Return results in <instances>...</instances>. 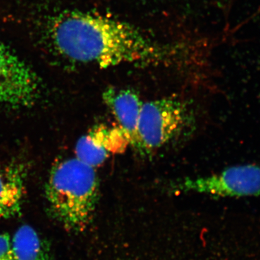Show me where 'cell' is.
<instances>
[{
    "label": "cell",
    "mask_w": 260,
    "mask_h": 260,
    "mask_svg": "<svg viewBox=\"0 0 260 260\" xmlns=\"http://www.w3.org/2000/svg\"><path fill=\"white\" fill-rule=\"evenodd\" d=\"M173 189L223 198L260 195V166H234L212 175L185 178L173 184Z\"/></svg>",
    "instance_id": "4"
},
{
    "label": "cell",
    "mask_w": 260,
    "mask_h": 260,
    "mask_svg": "<svg viewBox=\"0 0 260 260\" xmlns=\"http://www.w3.org/2000/svg\"><path fill=\"white\" fill-rule=\"evenodd\" d=\"M39 93L37 75L15 53L0 42V104L28 107Z\"/></svg>",
    "instance_id": "5"
},
{
    "label": "cell",
    "mask_w": 260,
    "mask_h": 260,
    "mask_svg": "<svg viewBox=\"0 0 260 260\" xmlns=\"http://www.w3.org/2000/svg\"><path fill=\"white\" fill-rule=\"evenodd\" d=\"M103 100L115 117L129 145L140 155H145L138 135V124L143 105L139 94L133 89L111 87L104 90Z\"/></svg>",
    "instance_id": "7"
},
{
    "label": "cell",
    "mask_w": 260,
    "mask_h": 260,
    "mask_svg": "<svg viewBox=\"0 0 260 260\" xmlns=\"http://www.w3.org/2000/svg\"><path fill=\"white\" fill-rule=\"evenodd\" d=\"M129 145L122 130L98 124L82 136L75 146V158L90 167L102 165L110 155L121 153Z\"/></svg>",
    "instance_id": "6"
},
{
    "label": "cell",
    "mask_w": 260,
    "mask_h": 260,
    "mask_svg": "<svg viewBox=\"0 0 260 260\" xmlns=\"http://www.w3.org/2000/svg\"><path fill=\"white\" fill-rule=\"evenodd\" d=\"M45 191L49 212L58 223L68 232L86 229L99 200L95 168L76 158L61 160L51 169Z\"/></svg>",
    "instance_id": "2"
},
{
    "label": "cell",
    "mask_w": 260,
    "mask_h": 260,
    "mask_svg": "<svg viewBox=\"0 0 260 260\" xmlns=\"http://www.w3.org/2000/svg\"><path fill=\"white\" fill-rule=\"evenodd\" d=\"M0 260H14L12 239L5 233H0Z\"/></svg>",
    "instance_id": "10"
},
{
    "label": "cell",
    "mask_w": 260,
    "mask_h": 260,
    "mask_svg": "<svg viewBox=\"0 0 260 260\" xmlns=\"http://www.w3.org/2000/svg\"><path fill=\"white\" fill-rule=\"evenodd\" d=\"M50 36L61 55L102 68L121 64H160L169 57L165 47L133 25L83 12L58 15L51 25Z\"/></svg>",
    "instance_id": "1"
},
{
    "label": "cell",
    "mask_w": 260,
    "mask_h": 260,
    "mask_svg": "<svg viewBox=\"0 0 260 260\" xmlns=\"http://www.w3.org/2000/svg\"><path fill=\"white\" fill-rule=\"evenodd\" d=\"M23 194V172L17 167L0 169V220L20 214Z\"/></svg>",
    "instance_id": "8"
},
{
    "label": "cell",
    "mask_w": 260,
    "mask_h": 260,
    "mask_svg": "<svg viewBox=\"0 0 260 260\" xmlns=\"http://www.w3.org/2000/svg\"><path fill=\"white\" fill-rule=\"evenodd\" d=\"M194 121L187 104L177 98H164L143 104L138 135L144 155L178 139L190 129Z\"/></svg>",
    "instance_id": "3"
},
{
    "label": "cell",
    "mask_w": 260,
    "mask_h": 260,
    "mask_svg": "<svg viewBox=\"0 0 260 260\" xmlns=\"http://www.w3.org/2000/svg\"><path fill=\"white\" fill-rule=\"evenodd\" d=\"M12 244L14 260H54L49 244L30 225L19 228Z\"/></svg>",
    "instance_id": "9"
}]
</instances>
